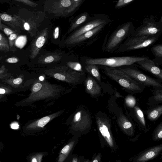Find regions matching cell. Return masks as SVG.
I'll list each match as a JSON object with an SVG mask.
<instances>
[{"label":"cell","instance_id":"obj_42","mask_svg":"<svg viewBox=\"0 0 162 162\" xmlns=\"http://www.w3.org/2000/svg\"><path fill=\"white\" fill-rule=\"evenodd\" d=\"M24 27L26 30L27 31H29L31 29V28L29 24L27 22H26L24 24Z\"/></svg>","mask_w":162,"mask_h":162},{"label":"cell","instance_id":"obj_21","mask_svg":"<svg viewBox=\"0 0 162 162\" xmlns=\"http://www.w3.org/2000/svg\"><path fill=\"white\" fill-rule=\"evenodd\" d=\"M154 59L152 60L154 63L158 66L162 63V44H158L153 46L151 49Z\"/></svg>","mask_w":162,"mask_h":162},{"label":"cell","instance_id":"obj_31","mask_svg":"<svg viewBox=\"0 0 162 162\" xmlns=\"http://www.w3.org/2000/svg\"><path fill=\"white\" fill-rule=\"evenodd\" d=\"M153 99L158 102H161L162 101V90H158L156 91L153 96Z\"/></svg>","mask_w":162,"mask_h":162},{"label":"cell","instance_id":"obj_32","mask_svg":"<svg viewBox=\"0 0 162 162\" xmlns=\"http://www.w3.org/2000/svg\"><path fill=\"white\" fill-rule=\"evenodd\" d=\"M44 155L43 154L38 153L33 155L31 158V162H42Z\"/></svg>","mask_w":162,"mask_h":162},{"label":"cell","instance_id":"obj_8","mask_svg":"<svg viewBox=\"0 0 162 162\" xmlns=\"http://www.w3.org/2000/svg\"><path fill=\"white\" fill-rule=\"evenodd\" d=\"M160 37L159 36H131L125 40L115 53H121L145 48L154 45Z\"/></svg>","mask_w":162,"mask_h":162},{"label":"cell","instance_id":"obj_49","mask_svg":"<svg viewBox=\"0 0 162 162\" xmlns=\"http://www.w3.org/2000/svg\"></svg>","mask_w":162,"mask_h":162},{"label":"cell","instance_id":"obj_13","mask_svg":"<svg viewBox=\"0 0 162 162\" xmlns=\"http://www.w3.org/2000/svg\"><path fill=\"white\" fill-rule=\"evenodd\" d=\"M162 151V144L149 148L135 156L132 162H148L157 157Z\"/></svg>","mask_w":162,"mask_h":162},{"label":"cell","instance_id":"obj_5","mask_svg":"<svg viewBox=\"0 0 162 162\" xmlns=\"http://www.w3.org/2000/svg\"><path fill=\"white\" fill-rule=\"evenodd\" d=\"M100 66L107 76L127 90L134 93L143 91L144 86L118 69Z\"/></svg>","mask_w":162,"mask_h":162},{"label":"cell","instance_id":"obj_15","mask_svg":"<svg viewBox=\"0 0 162 162\" xmlns=\"http://www.w3.org/2000/svg\"><path fill=\"white\" fill-rule=\"evenodd\" d=\"M48 34V28H46L41 31L35 39L32 45L31 55L32 58H35L38 54L47 40Z\"/></svg>","mask_w":162,"mask_h":162},{"label":"cell","instance_id":"obj_44","mask_svg":"<svg viewBox=\"0 0 162 162\" xmlns=\"http://www.w3.org/2000/svg\"><path fill=\"white\" fill-rule=\"evenodd\" d=\"M19 126L17 123H14L11 125V127L14 129H17L19 128Z\"/></svg>","mask_w":162,"mask_h":162},{"label":"cell","instance_id":"obj_23","mask_svg":"<svg viewBox=\"0 0 162 162\" xmlns=\"http://www.w3.org/2000/svg\"><path fill=\"white\" fill-rule=\"evenodd\" d=\"M75 143L74 141H72L63 148L59 155L58 162H63L67 158L73 148Z\"/></svg>","mask_w":162,"mask_h":162},{"label":"cell","instance_id":"obj_46","mask_svg":"<svg viewBox=\"0 0 162 162\" xmlns=\"http://www.w3.org/2000/svg\"><path fill=\"white\" fill-rule=\"evenodd\" d=\"M72 162H78V159L76 157H74L73 159Z\"/></svg>","mask_w":162,"mask_h":162},{"label":"cell","instance_id":"obj_16","mask_svg":"<svg viewBox=\"0 0 162 162\" xmlns=\"http://www.w3.org/2000/svg\"><path fill=\"white\" fill-rule=\"evenodd\" d=\"M135 64H137L139 67L152 74L158 78L162 79V70L154 62L149 59L138 61Z\"/></svg>","mask_w":162,"mask_h":162},{"label":"cell","instance_id":"obj_12","mask_svg":"<svg viewBox=\"0 0 162 162\" xmlns=\"http://www.w3.org/2000/svg\"><path fill=\"white\" fill-rule=\"evenodd\" d=\"M110 22V20L109 17L105 15L100 14L96 15L93 20L70 35L66 40L65 43L67 44L71 41L103 23H109Z\"/></svg>","mask_w":162,"mask_h":162},{"label":"cell","instance_id":"obj_34","mask_svg":"<svg viewBox=\"0 0 162 162\" xmlns=\"http://www.w3.org/2000/svg\"><path fill=\"white\" fill-rule=\"evenodd\" d=\"M2 19L5 22H10L13 20L12 17L7 14H3L1 16Z\"/></svg>","mask_w":162,"mask_h":162},{"label":"cell","instance_id":"obj_10","mask_svg":"<svg viewBox=\"0 0 162 162\" xmlns=\"http://www.w3.org/2000/svg\"><path fill=\"white\" fill-rule=\"evenodd\" d=\"M138 83L145 86L161 87V84L157 80L149 76L139 70L133 65L118 68Z\"/></svg>","mask_w":162,"mask_h":162},{"label":"cell","instance_id":"obj_9","mask_svg":"<svg viewBox=\"0 0 162 162\" xmlns=\"http://www.w3.org/2000/svg\"><path fill=\"white\" fill-rule=\"evenodd\" d=\"M162 32V18L156 22L152 15L146 17L143 20L140 26L135 29L131 36L140 37L143 36H159Z\"/></svg>","mask_w":162,"mask_h":162},{"label":"cell","instance_id":"obj_27","mask_svg":"<svg viewBox=\"0 0 162 162\" xmlns=\"http://www.w3.org/2000/svg\"><path fill=\"white\" fill-rule=\"evenodd\" d=\"M152 140L155 141H158L162 139V122H161L155 129L152 137Z\"/></svg>","mask_w":162,"mask_h":162},{"label":"cell","instance_id":"obj_43","mask_svg":"<svg viewBox=\"0 0 162 162\" xmlns=\"http://www.w3.org/2000/svg\"><path fill=\"white\" fill-rule=\"evenodd\" d=\"M17 38V35L16 34L13 33L10 35L9 39L10 41H12Z\"/></svg>","mask_w":162,"mask_h":162},{"label":"cell","instance_id":"obj_24","mask_svg":"<svg viewBox=\"0 0 162 162\" xmlns=\"http://www.w3.org/2000/svg\"><path fill=\"white\" fill-rule=\"evenodd\" d=\"M162 114V106L156 107L147 113V117L149 121H155L159 118Z\"/></svg>","mask_w":162,"mask_h":162},{"label":"cell","instance_id":"obj_19","mask_svg":"<svg viewBox=\"0 0 162 162\" xmlns=\"http://www.w3.org/2000/svg\"><path fill=\"white\" fill-rule=\"evenodd\" d=\"M108 23H105L102 24L96 27L91 30L84 34L80 36L69 41L67 44H78L81 42L89 39L93 36L96 35L101 32L103 30Z\"/></svg>","mask_w":162,"mask_h":162},{"label":"cell","instance_id":"obj_1","mask_svg":"<svg viewBox=\"0 0 162 162\" xmlns=\"http://www.w3.org/2000/svg\"><path fill=\"white\" fill-rule=\"evenodd\" d=\"M46 77L41 74L35 80L32 88V99L34 101L56 100L72 90V88L51 83L46 80Z\"/></svg>","mask_w":162,"mask_h":162},{"label":"cell","instance_id":"obj_14","mask_svg":"<svg viewBox=\"0 0 162 162\" xmlns=\"http://www.w3.org/2000/svg\"><path fill=\"white\" fill-rule=\"evenodd\" d=\"M64 112V110H59L39 118L30 125L29 128L35 130H41L48 124L54 119L60 116Z\"/></svg>","mask_w":162,"mask_h":162},{"label":"cell","instance_id":"obj_22","mask_svg":"<svg viewBox=\"0 0 162 162\" xmlns=\"http://www.w3.org/2000/svg\"><path fill=\"white\" fill-rule=\"evenodd\" d=\"M86 70L94 78L99 82H101V76L100 73L99 65L95 64H86Z\"/></svg>","mask_w":162,"mask_h":162},{"label":"cell","instance_id":"obj_18","mask_svg":"<svg viewBox=\"0 0 162 162\" xmlns=\"http://www.w3.org/2000/svg\"><path fill=\"white\" fill-rule=\"evenodd\" d=\"M119 127L126 135L129 136H133L135 133L134 126L129 119L121 114L117 120Z\"/></svg>","mask_w":162,"mask_h":162},{"label":"cell","instance_id":"obj_28","mask_svg":"<svg viewBox=\"0 0 162 162\" xmlns=\"http://www.w3.org/2000/svg\"><path fill=\"white\" fill-rule=\"evenodd\" d=\"M66 66L74 71L81 73H85L82 69L81 65L79 63L69 62L67 63V65Z\"/></svg>","mask_w":162,"mask_h":162},{"label":"cell","instance_id":"obj_4","mask_svg":"<svg viewBox=\"0 0 162 162\" xmlns=\"http://www.w3.org/2000/svg\"><path fill=\"white\" fill-rule=\"evenodd\" d=\"M70 130L76 133H86L91 128L92 120L90 113L87 108L81 106L67 120Z\"/></svg>","mask_w":162,"mask_h":162},{"label":"cell","instance_id":"obj_3","mask_svg":"<svg viewBox=\"0 0 162 162\" xmlns=\"http://www.w3.org/2000/svg\"><path fill=\"white\" fill-rule=\"evenodd\" d=\"M135 29L131 22L119 25L107 40L103 48V51L107 53H115L125 40L131 36Z\"/></svg>","mask_w":162,"mask_h":162},{"label":"cell","instance_id":"obj_41","mask_svg":"<svg viewBox=\"0 0 162 162\" xmlns=\"http://www.w3.org/2000/svg\"><path fill=\"white\" fill-rule=\"evenodd\" d=\"M3 31L5 34L8 35H10L13 33V32L12 31L8 28H5Z\"/></svg>","mask_w":162,"mask_h":162},{"label":"cell","instance_id":"obj_26","mask_svg":"<svg viewBox=\"0 0 162 162\" xmlns=\"http://www.w3.org/2000/svg\"><path fill=\"white\" fill-rule=\"evenodd\" d=\"M87 14H85L81 16L76 21H75L71 26L69 30L67 33H70L78 27L82 23L84 22L87 20Z\"/></svg>","mask_w":162,"mask_h":162},{"label":"cell","instance_id":"obj_30","mask_svg":"<svg viewBox=\"0 0 162 162\" xmlns=\"http://www.w3.org/2000/svg\"><path fill=\"white\" fill-rule=\"evenodd\" d=\"M125 104L129 108H133L135 106L136 104V100L133 96H128L125 99Z\"/></svg>","mask_w":162,"mask_h":162},{"label":"cell","instance_id":"obj_37","mask_svg":"<svg viewBox=\"0 0 162 162\" xmlns=\"http://www.w3.org/2000/svg\"><path fill=\"white\" fill-rule=\"evenodd\" d=\"M18 61V59L15 57L10 58L7 59V62L10 63H15Z\"/></svg>","mask_w":162,"mask_h":162},{"label":"cell","instance_id":"obj_47","mask_svg":"<svg viewBox=\"0 0 162 162\" xmlns=\"http://www.w3.org/2000/svg\"><path fill=\"white\" fill-rule=\"evenodd\" d=\"M115 162H123L121 160H116Z\"/></svg>","mask_w":162,"mask_h":162},{"label":"cell","instance_id":"obj_17","mask_svg":"<svg viewBox=\"0 0 162 162\" xmlns=\"http://www.w3.org/2000/svg\"><path fill=\"white\" fill-rule=\"evenodd\" d=\"M84 83L86 92L92 97L98 96L101 93V88L99 83L94 78L88 75Z\"/></svg>","mask_w":162,"mask_h":162},{"label":"cell","instance_id":"obj_25","mask_svg":"<svg viewBox=\"0 0 162 162\" xmlns=\"http://www.w3.org/2000/svg\"><path fill=\"white\" fill-rule=\"evenodd\" d=\"M134 110L136 117L138 122L139 123V125L142 128H146V125L145 117L142 111L140 108L137 106L134 107Z\"/></svg>","mask_w":162,"mask_h":162},{"label":"cell","instance_id":"obj_20","mask_svg":"<svg viewBox=\"0 0 162 162\" xmlns=\"http://www.w3.org/2000/svg\"><path fill=\"white\" fill-rule=\"evenodd\" d=\"M62 57L60 54L50 53L41 57L38 60V63L41 64L46 65L59 61Z\"/></svg>","mask_w":162,"mask_h":162},{"label":"cell","instance_id":"obj_48","mask_svg":"<svg viewBox=\"0 0 162 162\" xmlns=\"http://www.w3.org/2000/svg\"><path fill=\"white\" fill-rule=\"evenodd\" d=\"M84 162H91L90 161L87 160H86L85 161H84Z\"/></svg>","mask_w":162,"mask_h":162},{"label":"cell","instance_id":"obj_39","mask_svg":"<svg viewBox=\"0 0 162 162\" xmlns=\"http://www.w3.org/2000/svg\"><path fill=\"white\" fill-rule=\"evenodd\" d=\"M9 49L8 45L5 44L0 43V50H8Z\"/></svg>","mask_w":162,"mask_h":162},{"label":"cell","instance_id":"obj_7","mask_svg":"<svg viewBox=\"0 0 162 162\" xmlns=\"http://www.w3.org/2000/svg\"><path fill=\"white\" fill-rule=\"evenodd\" d=\"M149 59L148 57L124 56L97 58H90L86 60V64H93L111 68H118L130 66L136 62Z\"/></svg>","mask_w":162,"mask_h":162},{"label":"cell","instance_id":"obj_38","mask_svg":"<svg viewBox=\"0 0 162 162\" xmlns=\"http://www.w3.org/2000/svg\"><path fill=\"white\" fill-rule=\"evenodd\" d=\"M0 43L5 44L8 45V41L6 38L2 36L1 33H0Z\"/></svg>","mask_w":162,"mask_h":162},{"label":"cell","instance_id":"obj_29","mask_svg":"<svg viewBox=\"0 0 162 162\" xmlns=\"http://www.w3.org/2000/svg\"><path fill=\"white\" fill-rule=\"evenodd\" d=\"M136 0H119L116 3L115 8L120 9L125 7L134 2Z\"/></svg>","mask_w":162,"mask_h":162},{"label":"cell","instance_id":"obj_35","mask_svg":"<svg viewBox=\"0 0 162 162\" xmlns=\"http://www.w3.org/2000/svg\"><path fill=\"white\" fill-rule=\"evenodd\" d=\"M92 162H102V155L101 153H98L94 158Z\"/></svg>","mask_w":162,"mask_h":162},{"label":"cell","instance_id":"obj_11","mask_svg":"<svg viewBox=\"0 0 162 162\" xmlns=\"http://www.w3.org/2000/svg\"><path fill=\"white\" fill-rule=\"evenodd\" d=\"M45 10L57 16H66L70 14V8L73 0H56L46 1Z\"/></svg>","mask_w":162,"mask_h":162},{"label":"cell","instance_id":"obj_45","mask_svg":"<svg viewBox=\"0 0 162 162\" xmlns=\"http://www.w3.org/2000/svg\"><path fill=\"white\" fill-rule=\"evenodd\" d=\"M5 93V90L3 89H0V94H3Z\"/></svg>","mask_w":162,"mask_h":162},{"label":"cell","instance_id":"obj_36","mask_svg":"<svg viewBox=\"0 0 162 162\" xmlns=\"http://www.w3.org/2000/svg\"><path fill=\"white\" fill-rule=\"evenodd\" d=\"M60 30L59 28L58 27H56L53 33V38L55 39H57L59 37V35Z\"/></svg>","mask_w":162,"mask_h":162},{"label":"cell","instance_id":"obj_6","mask_svg":"<svg viewBox=\"0 0 162 162\" xmlns=\"http://www.w3.org/2000/svg\"><path fill=\"white\" fill-rule=\"evenodd\" d=\"M95 118L103 145L104 147L106 145L110 148L112 153H115L118 147L112 133L110 120L106 115L101 112L96 114Z\"/></svg>","mask_w":162,"mask_h":162},{"label":"cell","instance_id":"obj_2","mask_svg":"<svg viewBox=\"0 0 162 162\" xmlns=\"http://www.w3.org/2000/svg\"><path fill=\"white\" fill-rule=\"evenodd\" d=\"M41 74L74 86L81 84L86 78L85 73L74 71L66 65L44 69L41 72Z\"/></svg>","mask_w":162,"mask_h":162},{"label":"cell","instance_id":"obj_33","mask_svg":"<svg viewBox=\"0 0 162 162\" xmlns=\"http://www.w3.org/2000/svg\"><path fill=\"white\" fill-rule=\"evenodd\" d=\"M17 1L21 2L29 5V6L33 8H35L38 5V4L35 3L31 1H28V0H22V1Z\"/></svg>","mask_w":162,"mask_h":162},{"label":"cell","instance_id":"obj_40","mask_svg":"<svg viewBox=\"0 0 162 162\" xmlns=\"http://www.w3.org/2000/svg\"><path fill=\"white\" fill-rule=\"evenodd\" d=\"M23 81V79L20 78H17L13 81V83L16 85H19L21 84Z\"/></svg>","mask_w":162,"mask_h":162}]
</instances>
